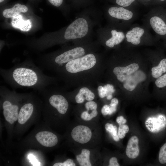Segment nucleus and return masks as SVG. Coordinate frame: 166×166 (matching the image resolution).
<instances>
[{
	"mask_svg": "<svg viewBox=\"0 0 166 166\" xmlns=\"http://www.w3.org/2000/svg\"><path fill=\"white\" fill-rule=\"evenodd\" d=\"M116 121L119 125L124 124L126 123L127 120L122 116L117 117L116 119Z\"/></svg>",
	"mask_w": 166,
	"mask_h": 166,
	"instance_id": "nucleus-32",
	"label": "nucleus"
},
{
	"mask_svg": "<svg viewBox=\"0 0 166 166\" xmlns=\"http://www.w3.org/2000/svg\"><path fill=\"white\" fill-rule=\"evenodd\" d=\"M90 152L88 149H83L81 153L76 156V160L81 166H91L90 160Z\"/></svg>",
	"mask_w": 166,
	"mask_h": 166,
	"instance_id": "nucleus-18",
	"label": "nucleus"
},
{
	"mask_svg": "<svg viewBox=\"0 0 166 166\" xmlns=\"http://www.w3.org/2000/svg\"><path fill=\"white\" fill-rule=\"evenodd\" d=\"M111 33L112 37L105 42L106 45L110 48H113L114 45L119 44L125 38L124 34L122 32H117L115 30H113Z\"/></svg>",
	"mask_w": 166,
	"mask_h": 166,
	"instance_id": "nucleus-17",
	"label": "nucleus"
},
{
	"mask_svg": "<svg viewBox=\"0 0 166 166\" xmlns=\"http://www.w3.org/2000/svg\"><path fill=\"white\" fill-rule=\"evenodd\" d=\"M11 91L10 89L11 100H10L6 91V87L2 85L0 86V95L6 99L3 101L2 104L4 116L6 121L10 124H13L18 119L19 105L17 103L11 102Z\"/></svg>",
	"mask_w": 166,
	"mask_h": 166,
	"instance_id": "nucleus-4",
	"label": "nucleus"
},
{
	"mask_svg": "<svg viewBox=\"0 0 166 166\" xmlns=\"http://www.w3.org/2000/svg\"><path fill=\"white\" fill-rule=\"evenodd\" d=\"M155 83L156 86L159 88L166 87V73L157 78Z\"/></svg>",
	"mask_w": 166,
	"mask_h": 166,
	"instance_id": "nucleus-23",
	"label": "nucleus"
},
{
	"mask_svg": "<svg viewBox=\"0 0 166 166\" xmlns=\"http://www.w3.org/2000/svg\"><path fill=\"white\" fill-rule=\"evenodd\" d=\"M110 110L109 105H105L103 106L101 109V113L104 116L109 115Z\"/></svg>",
	"mask_w": 166,
	"mask_h": 166,
	"instance_id": "nucleus-30",
	"label": "nucleus"
},
{
	"mask_svg": "<svg viewBox=\"0 0 166 166\" xmlns=\"http://www.w3.org/2000/svg\"><path fill=\"white\" fill-rule=\"evenodd\" d=\"M150 24L155 32L160 36L166 35V22L163 18L154 16L150 20Z\"/></svg>",
	"mask_w": 166,
	"mask_h": 166,
	"instance_id": "nucleus-10",
	"label": "nucleus"
},
{
	"mask_svg": "<svg viewBox=\"0 0 166 166\" xmlns=\"http://www.w3.org/2000/svg\"><path fill=\"white\" fill-rule=\"evenodd\" d=\"M129 127L126 124H122L119 125L118 131V135L120 139L123 138L125 134L129 131Z\"/></svg>",
	"mask_w": 166,
	"mask_h": 166,
	"instance_id": "nucleus-22",
	"label": "nucleus"
},
{
	"mask_svg": "<svg viewBox=\"0 0 166 166\" xmlns=\"http://www.w3.org/2000/svg\"><path fill=\"white\" fill-rule=\"evenodd\" d=\"M85 107L87 110H93L97 109V105L95 102L92 101H89L85 104Z\"/></svg>",
	"mask_w": 166,
	"mask_h": 166,
	"instance_id": "nucleus-25",
	"label": "nucleus"
},
{
	"mask_svg": "<svg viewBox=\"0 0 166 166\" xmlns=\"http://www.w3.org/2000/svg\"><path fill=\"white\" fill-rule=\"evenodd\" d=\"M118 103V100L116 98H114L112 100L110 104L117 105Z\"/></svg>",
	"mask_w": 166,
	"mask_h": 166,
	"instance_id": "nucleus-34",
	"label": "nucleus"
},
{
	"mask_svg": "<svg viewBox=\"0 0 166 166\" xmlns=\"http://www.w3.org/2000/svg\"><path fill=\"white\" fill-rule=\"evenodd\" d=\"M95 98L94 93L87 88L84 87L81 88L76 95L75 99L78 104L84 102L85 99L89 101L93 100Z\"/></svg>",
	"mask_w": 166,
	"mask_h": 166,
	"instance_id": "nucleus-16",
	"label": "nucleus"
},
{
	"mask_svg": "<svg viewBox=\"0 0 166 166\" xmlns=\"http://www.w3.org/2000/svg\"><path fill=\"white\" fill-rule=\"evenodd\" d=\"M145 126L150 132L155 133L163 129L166 126V117L159 114L148 117L145 123Z\"/></svg>",
	"mask_w": 166,
	"mask_h": 166,
	"instance_id": "nucleus-7",
	"label": "nucleus"
},
{
	"mask_svg": "<svg viewBox=\"0 0 166 166\" xmlns=\"http://www.w3.org/2000/svg\"><path fill=\"white\" fill-rule=\"evenodd\" d=\"M138 143L139 139L136 136H133L129 139L126 149V154L128 158L133 159L138 156L139 152Z\"/></svg>",
	"mask_w": 166,
	"mask_h": 166,
	"instance_id": "nucleus-11",
	"label": "nucleus"
},
{
	"mask_svg": "<svg viewBox=\"0 0 166 166\" xmlns=\"http://www.w3.org/2000/svg\"><path fill=\"white\" fill-rule=\"evenodd\" d=\"M52 5L56 7H59L62 4L63 0H47Z\"/></svg>",
	"mask_w": 166,
	"mask_h": 166,
	"instance_id": "nucleus-29",
	"label": "nucleus"
},
{
	"mask_svg": "<svg viewBox=\"0 0 166 166\" xmlns=\"http://www.w3.org/2000/svg\"><path fill=\"white\" fill-rule=\"evenodd\" d=\"M159 0L161 1H166V0Z\"/></svg>",
	"mask_w": 166,
	"mask_h": 166,
	"instance_id": "nucleus-38",
	"label": "nucleus"
},
{
	"mask_svg": "<svg viewBox=\"0 0 166 166\" xmlns=\"http://www.w3.org/2000/svg\"><path fill=\"white\" fill-rule=\"evenodd\" d=\"M104 87L106 92V96L109 95H112V93L114 92V87L111 85L107 84L105 85Z\"/></svg>",
	"mask_w": 166,
	"mask_h": 166,
	"instance_id": "nucleus-27",
	"label": "nucleus"
},
{
	"mask_svg": "<svg viewBox=\"0 0 166 166\" xmlns=\"http://www.w3.org/2000/svg\"><path fill=\"white\" fill-rule=\"evenodd\" d=\"M35 138L40 144L46 147H53L58 142L57 136L53 133L49 131L40 132L36 135Z\"/></svg>",
	"mask_w": 166,
	"mask_h": 166,
	"instance_id": "nucleus-8",
	"label": "nucleus"
},
{
	"mask_svg": "<svg viewBox=\"0 0 166 166\" xmlns=\"http://www.w3.org/2000/svg\"><path fill=\"white\" fill-rule=\"evenodd\" d=\"M96 62L95 55L89 53L67 62L57 71H59L63 76L90 69L94 66Z\"/></svg>",
	"mask_w": 166,
	"mask_h": 166,
	"instance_id": "nucleus-2",
	"label": "nucleus"
},
{
	"mask_svg": "<svg viewBox=\"0 0 166 166\" xmlns=\"http://www.w3.org/2000/svg\"><path fill=\"white\" fill-rule=\"evenodd\" d=\"M151 71L152 77L155 78H157L166 73V58L161 60L157 66L152 68Z\"/></svg>",
	"mask_w": 166,
	"mask_h": 166,
	"instance_id": "nucleus-19",
	"label": "nucleus"
},
{
	"mask_svg": "<svg viewBox=\"0 0 166 166\" xmlns=\"http://www.w3.org/2000/svg\"><path fill=\"white\" fill-rule=\"evenodd\" d=\"M106 97H107V99L108 100H110L112 98V95H108L107 96H106Z\"/></svg>",
	"mask_w": 166,
	"mask_h": 166,
	"instance_id": "nucleus-36",
	"label": "nucleus"
},
{
	"mask_svg": "<svg viewBox=\"0 0 166 166\" xmlns=\"http://www.w3.org/2000/svg\"><path fill=\"white\" fill-rule=\"evenodd\" d=\"M5 81L13 89L30 88L41 92L55 83V77L45 74L30 61H25L8 69H0Z\"/></svg>",
	"mask_w": 166,
	"mask_h": 166,
	"instance_id": "nucleus-1",
	"label": "nucleus"
},
{
	"mask_svg": "<svg viewBox=\"0 0 166 166\" xmlns=\"http://www.w3.org/2000/svg\"><path fill=\"white\" fill-rule=\"evenodd\" d=\"M109 166H119L120 164L118 162L117 159L116 157L111 158L109 161Z\"/></svg>",
	"mask_w": 166,
	"mask_h": 166,
	"instance_id": "nucleus-31",
	"label": "nucleus"
},
{
	"mask_svg": "<svg viewBox=\"0 0 166 166\" xmlns=\"http://www.w3.org/2000/svg\"><path fill=\"white\" fill-rule=\"evenodd\" d=\"M89 31L88 23L83 18H78L74 21L67 27L64 37L67 40L82 38L87 34Z\"/></svg>",
	"mask_w": 166,
	"mask_h": 166,
	"instance_id": "nucleus-5",
	"label": "nucleus"
},
{
	"mask_svg": "<svg viewBox=\"0 0 166 166\" xmlns=\"http://www.w3.org/2000/svg\"><path fill=\"white\" fill-rule=\"evenodd\" d=\"M12 26L23 31H28L31 28V23L29 20H25L21 15L12 18L11 22Z\"/></svg>",
	"mask_w": 166,
	"mask_h": 166,
	"instance_id": "nucleus-14",
	"label": "nucleus"
},
{
	"mask_svg": "<svg viewBox=\"0 0 166 166\" xmlns=\"http://www.w3.org/2000/svg\"><path fill=\"white\" fill-rule=\"evenodd\" d=\"M71 136L72 139L76 142L85 144L90 140L92 132L88 127L84 125H79L72 129Z\"/></svg>",
	"mask_w": 166,
	"mask_h": 166,
	"instance_id": "nucleus-6",
	"label": "nucleus"
},
{
	"mask_svg": "<svg viewBox=\"0 0 166 166\" xmlns=\"http://www.w3.org/2000/svg\"><path fill=\"white\" fill-rule=\"evenodd\" d=\"M108 12L110 15L113 17L125 20L130 19L133 16L132 11L121 7H111Z\"/></svg>",
	"mask_w": 166,
	"mask_h": 166,
	"instance_id": "nucleus-9",
	"label": "nucleus"
},
{
	"mask_svg": "<svg viewBox=\"0 0 166 166\" xmlns=\"http://www.w3.org/2000/svg\"><path fill=\"white\" fill-rule=\"evenodd\" d=\"M135 0H116V3L123 7H127L130 6Z\"/></svg>",
	"mask_w": 166,
	"mask_h": 166,
	"instance_id": "nucleus-26",
	"label": "nucleus"
},
{
	"mask_svg": "<svg viewBox=\"0 0 166 166\" xmlns=\"http://www.w3.org/2000/svg\"><path fill=\"white\" fill-rule=\"evenodd\" d=\"M53 166H75V164L73 161L70 159L67 160L64 162H58L54 164Z\"/></svg>",
	"mask_w": 166,
	"mask_h": 166,
	"instance_id": "nucleus-24",
	"label": "nucleus"
},
{
	"mask_svg": "<svg viewBox=\"0 0 166 166\" xmlns=\"http://www.w3.org/2000/svg\"><path fill=\"white\" fill-rule=\"evenodd\" d=\"M105 128L110 134L114 141H119L120 138L118 135L117 129L116 125H113L111 123H107L105 125Z\"/></svg>",
	"mask_w": 166,
	"mask_h": 166,
	"instance_id": "nucleus-20",
	"label": "nucleus"
},
{
	"mask_svg": "<svg viewBox=\"0 0 166 166\" xmlns=\"http://www.w3.org/2000/svg\"><path fill=\"white\" fill-rule=\"evenodd\" d=\"M98 95L101 98H103L106 96V94L105 89L104 87L100 85L97 89Z\"/></svg>",
	"mask_w": 166,
	"mask_h": 166,
	"instance_id": "nucleus-28",
	"label": "nucleus"
},
{
	"mask_svg": "<svg viewBox=\"0 0 166 166\" xmlns=\"http://www.w3.org/2000/svg\"><path fill=\"white\" fill-rule=\"evenodd\" d=\"M144 30L139 27L133 28L128 32L126 35L127 41L134 45H137L140 42V38L144 34Z\"/></svg>",
	"mask_w": 166,
	"mask_h": 166,
	"instance_id": "nucleus-15",
	"label": "nucleus"
},
{
	"mask_svg": "<svg viewBox=\"0 0 166 166\" xmlns=\"http://www.w3.org/2000/svg\"><path fill=\"white\" fill-rule=\"evenodd\" d=\"M158 160L159 162L162 164L166 163V142L160 149Z\"/></svg>",
	"mask_w": 166,
	"mask_h": 166,
	"instance_id": "nucleus-21",
	"label": "nucleus"
},
{
	"mask_svg": "<svg viewBox=\"0 0 166 166\" xmlns=\"http://www.w3.org/2000/svg\"><path fill=\"white\" fill-rule=\"evenodd\" d=\"M109 105L110 110L109 115H111L116 111L117 105L111 104Z\"/></svg>",
	"mask_w": 166,
	"mask_h": 166,
	"instance_id": "nucleus-33",
	"label": "nucleus"
},
{
	"mask_svg": "<svg viewBox=\"0 0 166 166\" xmlns=\"http://www.w3.org/2000/svg\"><path fill=\"white\" fill-rule=\"evenodd\" d=\"M30 156H31V160L32 162V163H33V164L35 165H39L40 164H38V162L37 160H35V159L33 158H32V157L31 156V155Z\"/></svg>",
	"mask_w": 166,
	"mask_h": 166,
	"instance_id": "nucleus-35",
	"label": "nucleus"
},
{
	"mask_svg": "<svg viewBox=\"0 0 166 166\" xmlns=\"http://www.w3.org/2000/svg\"><path fill=\"white\" fill-rule=\"evenodd\" d=\"M138 65L133 63L126 66H117L113 69V73L116 76L117 79L123 83L124 88L129 91H132L133 88L130 77H133L132 74L137 71L139 69ZM137 84L138 82L131 78Z\"/></svg>",
	"mask_w": 166,
	"mask_h": 166,
	"instance_id": "nucleus-3",
	"label": "nucleus"
},
{
	"mask_svg": "<svg viewBox=\"0 0 166 166\" xmlns=\"http://www.w3.org/2000/svg\"><path fill=\"white\" fill-rule=\"evenodd\" d=\"M34 109V105L31 102L24 104L19 111L18 122L21 124H25L31 117Z\"/></svg>",
	"mask_w": 166,
	"mask_h": 166,
	"instance_id": "nucleus-12",
	"label": "nucleus"
},
{
	"mask_svg": "<svg viewBox=\"0 0 166 166\" xmlns=\"http://www.w3.org/2000/svg\"><path fill=\"white\" fill-rule=\"evenodd\" d=\"M6 0H0V3L1 4L4 3Z\"/></svg>",
	"mask_w": 166,
	"mask_h": 166,
	"instance_id": "nucleus-37",
	"label": "nucleus"
},
{
	"mask_svg": "<svg viewBox=\"0 0 166 166\" xmlns=\"http://www.w3.org/2000/svg\"><path fill=\"white\" fill-rule=\"evenodd\" d=\"M28 10V7L20 3L14 4L12 7L6 8L3 11L2 15L6 18H13L21 13H26Z\"/></svg>",
	"mask_w": 166,
	"mask_h": 166,
	"instance_id": "nucleus-13",
	"label": "nucleus"
}]
</instances>
